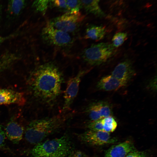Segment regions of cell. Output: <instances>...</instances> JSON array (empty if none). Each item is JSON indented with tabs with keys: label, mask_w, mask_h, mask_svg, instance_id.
<instances>
[{
	"label": "cell",
	"mask_w": 157,
	"mask_h": 157,
	"mask_svg": "<svg viewBox=\"0 0 157 157\" xmlns=\"http://www.w3.org/2000/svg\"><path fill=\"white\" fill-rule=\"evenodd\" d=\"M67 157H88L82 151H72Z\"/></svg>",
	"instance_id": "26"
},
{
	"label": "cell",
	"mask_w": 157,
	"mask_h": 157,
	"mask_svg": "<svg viewBox=\"0 0 157 157\" xmlns=\"http://www.w3.org/2000/svg\"><path fill=\"white\" fill-rule=\"evenodd\" d=\"M115 48L112 44L101 42L93 44L85 49L82 57L91 65H98L105 63L114 54Z\"/></svg>",
	"instance_id": "4"
},
{
	"label": "cell",
	"mask_w": 157,
	"mask_h": 157,
	"mask_svg": "<svg viewBox=\"0 0 157 157\" xmlns=\"http://www.w3.org/2000/svg\"><path fill=\"white\" fill-rule=\"evenodd\" d=\"M101 121L103 126L104 131L110 133L115 131L117 126V123L112 116L102 118Z\"/></svg>",
	"instance_id": "17"
},
{
	"label": "cell",
	"mask_w": 157,
	"mask_h": 157,
	"mask_svg": "<svg viewBox=\"0 0 157 157\" xmlns=\"http://www.w3.org/2000/svg\"><path fill=\"white\" fill-rule=\"evenodd\" d=\"M16 34L10 35L8 36H0V47L1 44L5 41L13 37Z\"/></svg>",
	"instance_id": "28"
},
{
	"label": "cell",
	"mask_w": 157,
	"mask_h": 157,
	"mask_svg": "<svg viewBox=\"0 0 157 157\" xmlns=\"http://www.w3.org/2000/svg\"><path fill=\"white\" fill-rule=\"evenodd\" d=\"M135 73L131 61L126 60L116 66L111 75L118 79L127 82L134 75Z\"/></svg>",
	"instance_id": "10"
},
{
	"label": "cell",
	"mask_w": 157,
	"mask_h": 157,
	"mask_svg": "<svg viewBox=\"0 0 157 157\" xmlns=\"http://www.w3.org/2000/svg\"><path fill=\"white\" fill-rule=\"evenodd\" d=\"M79 138L83 142L89 145L99 146L115 142L117 140L113 138L109 133L104 131L89 130L80 135Z\"/></svg>",
	"instance_id": "7"
},
{
	"label": "cell",
	"mask_w": 157,
	"mask_h": 157,
	"mask_svg": "<svg viewBox=\"0 0 157 157\" xmlns=\"http://www.w3.org/2000/svg\"><path fill=\"white\" fill-rule=\"evenodd\" d=\"M101 119L96 121H91L88 126L90 130L96 131H104Z\"/></svg>",
	"instance_id": "23"
},
{
	"label": "cell",
	"mask_w": 157,
	"mask_h": 157,
	"mask_svg": "<svg viewBox=\"0 0 157 157\" xmlns=\"http://www.w3.org/2000/svg\"><path fill=\"white\" fill-rule=\"evenodd\" d=\"M41 36L45 42L55 46L65 47L72 41L69 33L55 28L48 23L42 29Z\"/></svg>",
	"instance_id": "6"
},
{
	"label": "cell",
	"mask_w": 157,
	"mask_h": 157,
	"mask_svg": "<svg viewBox=\"0 0 157 157\" xmlns=\"http://www.w3.org/2000/svg\"><path fill=\"white\" fill-rule=\"evenodd\" d=\"M84 18L85 16L79 11H67L50 20L48 23L58 29L69 33L74 31Z\"/></svg>",
	"instance_id": "5"
},
{
	"label": "cell",
	"mask_w": 157,
	"mask_h": 157,
	"mask_svg": "<svg viewBox=\"0 0 157 157\" xmlns=\"http://www.w3.org/2000/svg\"><path fill=\"white\" fill-rule=\"evenodd\" d=\"M6 135L4 131L2 129L1 126H0V148L3 147L4 144Z\"/></svg>",
	"instance_id": "27"
},
{
	"label": "cell",
	"mask_w": 157,
	"mask_h": 157,
	"mask_svg": "<svg viewBox=\"0 0 157 157\" xmlns=\"http://www.w3.org/2000/svg\"><path fill=\"white\" fill-rule=\"evenodd\" d=\"M28 81L34 96L48 103L54 100L59 95L62 76L56 66L47 63L35 69L30 75Z\"/></svg>",
	"instance_id": "1"
},
{
	"label": "cell",
	"mask_w": 157,
	"mask_h": 157,
	"mask_svg": "<svg viewBox=\"0 0 157 157\" xmlns=\"http://www.w3.org/2000/svg\"><path fill=\"white\" fill-rule=\"evenodd\" d=\"M135 150L133 143L126 140L110 147L106 151L104 157H125L130 152Z\"/></svg>",
	"instance_id": "11"
},
{
	"label": "cell",
	"mask_w": 157,
	"mask_h": 157,
	"mask_svg": "<svg viewBox=\"0 0 157 157\" xmlns=\"http://www.w3.org/2000/svg\"><path fill=\"white\" fill-rule=\"evenodd\" d=\"M68 137L47 140L36 144L31 151V157H67L73 151Z\"/></svg>",
	"instance_id": "3"
},
{
	"label": "cell",
	"mask_w": 157,
	"mask_h": 157,
	"mask_svg": "<svg viewBox=\"0 0 157 157\" xmlns=\"http://www.w3.org/2000/svg\"><path fill=\"white\" fill-rule=\"evenodd\" d=\"M127 83L118 79L111 75L102 77L97 83V87L101 90L114 91L124 86Z\"/></svg>",
	"instance_id": "13"
},
{
	"label": "cell",
	"mask_w": 157,
	"mask_h": 157,
	"mask_svg": "<svg viewBox=\"0 0 157 157\" xmlns=\"http://www.w3.org/2000/svg\"><path fill=\"white\" fill-rule=\"evenodd\" d=\"M86 72L85 70L80 71L76 76L68 81L64 95L63 109L64 110L69 109L76 96L82 78Z\"/></svg>",
	"instance_id": "8"
},
{
	"label": "cell",
	"mask_w": 157,
	"mask_h": 157,
	"mask_svg": "<svg viewBox=\"0 0 157 157\" xmlns=\"http://www.w3.org/2000/svg\"><path fill=\"white\" fill-rule=\"evenodd\" d=\"M1 6H0V17L1 14Z\"/></svg>",
	"instance_id": "29"
},
{
	"label": "cell",
	"mask_w": 157,
	"mask_h": 157,
	"mask_svg": "<svg viewBox=\"0 0 157 157\" xmlns=\"http://www.w3.org/2000/svg\"><path fill=\"white\" fill-rule=\"evenodd\" d=\"M128 34L126 32H119L116 33L112 39V44L115 48L121 45L127 39Z\"/></svg>",
	"instance_id": "19"
},
{
	"label": "cell",
	"mask_w": 157,
	"mask_h": 157,
	"mask_svg": "<svg viewBox=\"0 0 157 157\" xmlns=\"http://www.w3.org/2000/svg\"><path fill=\"white\" fill-rule=\"evenodd\" d=\"M66 4L69 12H78L81 8V0H66Z\"/></svg>",
	"instance_id": "20"
},
{
	"label": "cell",
	"mask_w": 157,
	"mask_h": 157,
	"mask_svg": "<svg viewBox=\"0 0 157 157\" xmlns=\"http://www.w3.org/2000/svg\"><path fill=\"white\" fill-rule=\"evenodd\" d=\"M97 104L102 118L110 116L111 111L110 108L108 105L106 104L101 103Z\"/></svg>",
	"instance_id": "22"
},
{
	"label": "cell",
	"mask_w": 157,
	"mask_h": 157,
	"mask_svg": "<svg viewBox=\"0 0 157 157\" xmlns=\"http://www.w3.org/2000/svg\"><path fill=\"white\" fill-rule=\"evenodd\" d=\"M106 34V29L102 26L91 25L86 29L85 38L95 41L102 40Z\"/></svg>",
	"instance_id": "15"
},
{
	"label": "cell",
	"mask_w": 157,
	"mask_h": 157,
	"mask_svg": "<svg viewBox=\"0 0 157 157\" xmlns=\"http://www.w3.org/2000/svg\"><path fill=\"white\" fill-rule=\"evenodd\" d=\"M69 117V115H59L33 121L25 129V138L30 143L36 144L59 129Z\"/></svg>",
	"instance_id": "2"
},
{
	"label": "cell",
	"mask_w": 157,
	"mask_h": 157,
	"mask_svg": "<svg viewBox=\"0 0 157 157\" xmlns=\"http://www.w3.org/2000/svg\"><path fill=\"white\" fill-rule=\"evenodd\" d=\"M24 131L23 126L17 122L11 120L7 124L5 130L6 135L14 144H17L22 138Z\"/></svg>",
	"instance_id": "12"
},
{
	"label": "cell",
	"mask_w": 157,
	"mask_h": 157,
	"mask_svg": "<svg viewBox=\"0 0 157 157\" xmlns=\"http://www.w3.org/2000/svg\"><path fill=\"white\" fill-rule=\"evenodd\" d=\"M148 156L147 152L145 151L135 150L130 152L125 157H148Z\"/></svg>",
	"instance_id": "24"
},
{
	"label": "cell",
	"mask_w": 157,
	"mask_h": 157,
	"mask_svg": "<svg viewBox=\"0 0 157 157\" xmlns=\"http://www.w3.org/2000/svg\"><path fill=\"white\" fill-rule=\"evenodd\" d=\"M26 101L24 94L10 89L0 88V105L24 104Z\"/></svg>",
	"instance_id": "9"
},
{
	"label": "cell",
	"mask_w": 157,
	"mask_h": 157,
	"mask_svg": "<svg viewBox=\"0 0 157 157\" xmlns=\"http://www.w3.org/2000/svg\"><path fill=\"white\" fill-rule=\"evenodd\" d=\"M25 0H8V10L9 14L13 16L19 15L24 8Z\"/></svg>",
	"instance_id": "16"
},
{
	"label": "cell",
	"mask_w": 157,
	"mask_h": 157,
	"mask_svg": "<svg viewBox=\"0 0 157 157\" xmlns=\"http://www.w3.org/2000/svg\"><path fill=\"white\" fill-rule=\"evenodd\" d=\"M88 110L89 116L91 121H96L102 119L97 104L90 106Z\"/></svg>",
	"instance_id": "21"
},
{
	"label": "cell",
	"mask_w": 157,
	"mask_h": 157,
	"mask_svg": "<svg viewBox=\"0 0 157 157\" xmlns=\"http://www.w3.org/2000/svg\"><path fill=\"white\" fill-rule=\"evenodd\" d=\"M51 2L55 6L67 10L66 0H52Z\"/></svg>",
	"instance_id": "25"
},
{
	"label": "cell",
	"mask_w": 157,
	"mask_h": 157,
	"mask_svg": "<svg viewBox=\"0 0 157 157\" xmlns=\"http://www.w3.org/2000/svg\"><path fill=\"white\" fill-rule=\"evenodd\" d=\"M100 0H81V7L88 13L100 17H104L105 14L101 9L99 3Z\"/></svg>",
	"instance_id": "14"
},
{
	"label": "cell",
	"mask_w": 157,
	"mask_h": 157,
	"mask_svg": "<svg viewBox=\"0 0 157 157\" xmlns=\"http://www.w3.org/2000/svg\"><path fill=\"white\" fill-rule=\"evenodd\" d=\"M52 0H35L32 6L36 11L44 15Z\"/></svg>",
	"instance_id": "18"
}]
</instances>
